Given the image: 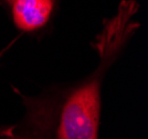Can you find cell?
<instances>
[{
    "label": "cell",
    "instance_id": "6da1fadb",
    "mask_svg": "<svg viewBox=\"0 0 148 139\" xmlns=\"http://www.w3.org/2000/svg\"><path fill=\"white\" fill-rule=\"evenodd\" d=\"M139 10L137 0H121L103 19L91 41L97 63L86 76L52 83L37 95L13 88L23 114L16 122L0 126V139H99L104 81L140 28Z\"/></svg>",
    "mask_w": 148,
    "mask_h": 139
},
{
    "label": "cell",
    "instance_id": "7a4b0ae2",
    "mask_svg": "<svg viewBox=\"0 0 148 139\" xmlns=\"http://www.w3.org/2000/svg\"><path fill=\"white\" fill-rule=\"evenodd\" d=\"M60 0H0L5 10L19 31L37 33L52 22Z\"/></svg>",
    "mask_w": 148,
    "mask_h": 139
},
{
    "label": "cell",
    "instance_id": "3957f363",
    "mask_svg": "<svg viewBox=\"0 0 148 139\" xmlns=\"http://www.w3.org/2000/svg\"><path fill=\"white\" fill-rule=\"evenodd\" d=\"M1 55H2V51L0 50V57H1Z\"/></svg>",
    "mask_w": 148,
    "mask_h": 139
}]
</instances>
